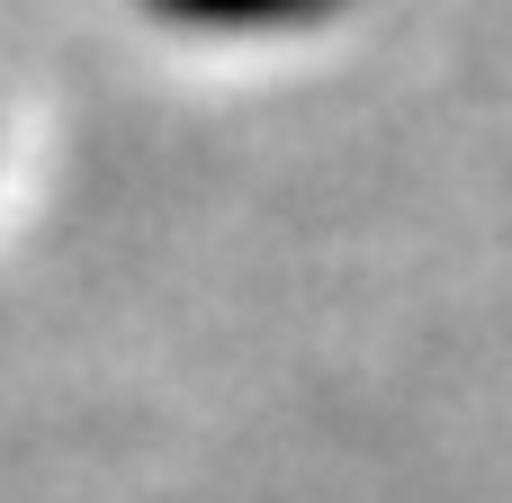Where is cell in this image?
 Instances as JSON below:
<instances>
[{"label":"cell","instance_id":"1","mask_svg":"<svg viewBox=\"0 0 512 503\" xmlns=\"http://www.w3.org/2000/svg\"><path fill=\"white\" fill-rule=\"evenodd\" d=\"M162 36L207 45V54H270V45H306L333 36L360 0H135Z\"/></svg>","mask_w":512,"mask_h":503}]
</instances>
